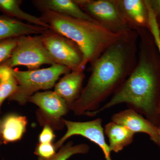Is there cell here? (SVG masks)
<instances>
[{"mask_svg":"<svg viewBox=\"0 0 160 160\" xmlns=\"http://www.w3.org/2000/svg\"><path fill=\"white\" fill-rule=\"evenodd\" d=\"M138 37L135 30L109 46L91 64L88 82L69 108L75 115H86L98 110L122 85L137 62Z\"/></svg>","mask_w":160,"mask_h":160,"instance_id":"6da1fadb","label":"cell"},{"mask_svg":"<svg viewBox=\"0 0 160 160\" xmlns=\"http://www.w3.org/2000/svg\"><path fill=\"white\" fill-rule=\"evenodd\" d=\"M141 45V44H140ZM138 58L131 73L108 102L86 116L94 117L112 107L125 103L129 109L160 126V80L154 64L140 45Z\"/></svg>","mask_w":160,"mask_h":160,"instance_id":"7a4b0ae2","label":"cell"},{"mask_svg":"<svg viewBox=\"0 0 160 160\" xmlns=\"http://www.w3.org/2000/svg\"><path fill=\"white\" fill-rule=\"evenodd\" d=\"M52 31L74 42L83 54L80 71L92 64L104 51L118 41L131 34L112 31L96 21L81 19L54 12H42L40 17Z\"/></svg>","mask_w":160,"mask_h":160,"instance_id":"3957f363","label":"cell"},{"mask_svg":"<svg viewBox=\"0 0 160 160\" xmlns=\"http://www.w3.org/2000/svg\"><path fill=\"white\" fill-rule=\"evenodd\" d=\"M18 83L16 90L8 99L21 106L28 102L29 98L40 90H47L55 86L61 75L71 72L65 66L54 64L43 69L20 71L11 69Z\"/></svg>","mask_w":160,"mask_h":160,"instance_id":"277c9868","label":"cell"},{"mask_svg":"<svg viewBox=\"0 0 160 160\" xmlns=\"http://www.w3.org/2000/svg\"><path fill=\"white\" fill-rule=\"evenodd\" d=\"M45 64L52 66L56 63L45 47L42 34L18 38L11 56L0 66L12 69L15 66H23L28 70H35Z\"/></svg>","mask_w":160,"mask_h":160,"instance_id":"5b68a950","label":"cell"},{"mask_svg":"<svg viewBox=\"0 0 160 160\" xmlns=\"http://www.w3.org/2000/svg\"><path fill=\"white\" fill-rule=\"evenodd\" d=\"M93 20L112 31L128 32L133 30L120 12L116 0H75Z\"/></svg>","mask_w":160,"mask_h":160,"instance_id":"8992f818","label":"cell"},{"mask_svg":"<svg viewBox=\"0 0 160 160\" xmlns=\"http://www.w3.org/2000/svg\"><path fill=\"white\" fill-rule=\"evenodd\" d=\"M28 102L39 108L37 117L42 126L48 125L56 129L65 126L62 117L68 113L69 107L65 100L54 91L38 92L29 98Z\"/></svg>","mask_w":160,"mask_h":160,"instance_id":"52a82bcc","label":"cell"},{"mask_svg":"<svg viewBox=\"0 0 160 160\" xmlns=\"http://www.w3.org/2000/svg\"><path fill=\"white\" fill-rule=\"evenodd\" d=\"M42 36L44 45L57 64L66 66L71 71H81L83 54L74 42L49 29Z\"/></svg>","mask_w":160,"mask_h":160,"instance_id":"ba28073f","label":"cell"},{"mask_svg":"<svg viewBox=\"0 0 160 160\" xmlns=\"http://www.w3.org/2000/svg\"><path fill=\"white\" fill-rule=\"evenodd\" d=\"M102 121L100 118L85 122H72L64 119L67 131L63 136L55 143V148L56 150H58L69 138L75 135L81 136L97 145L102 151L106 160H112L110 155L111 151L105 140Z\"/></svg>","mask_w":160,"mask_h":160,"instance_id":"9c48e42d","label":"cell"},{"mask_svg":"<svg viewBox=\"0 0 160 160\" xmlns=\"http://www.w3.org/2000/svg\"><path fill=\"white\" fill-rule=\"evenodd\" d=\"M111 120L125 126L135 134L142 132L148 134L150 140L160 147L157 126L133 109H128L114 113Z\"/></svg>","mask_w":160,"mask_h":160,"instance_id":"30bf717a","label":"cell"},{"mask_svg":"<svg viewBox=\"0 0 160 160\" xmlns=\"http://www.w3.org/2000/svg\"><path fill=\"white\" fill-rule=\"evenodd\" d=\"M85 78L84 71H72L65 74L55 85L54 91L65 100L69 109L81 94Z\"/></svg>","mask_w":160,"mask_h":160,"instance_id":"8fae6325","label":"cell"},{"mask_svg":"<svg viewBox=\"0 0 160 160\" xmlns=\"http://www.w3.org/2000/svg\"><path fill=\"white\" fill-rule=\"evenodd\" d=\"M48 29L8 16H0V41L30 34H42Z\"/></svg>","mask_w":160,"mask_h":160,"instance_id":"7c38bea8","label":"cell"},{"mask_svg":"<svg viewBox=\"0 0 160 160\" xmlns=\"http://www.w3.org/2000/svg\"><path fill=\"white\" fill-rule=\"evenodd\" d=\"M116 1L120 12L132 29L148 26V12L145 1Z\"/></svg>","mask_w":160,"mask_h":160,"instance_id":"4fadbf2b","label":"cell"},{"mask_svg":"<svg viewBox=\"0 0 160 160\" xmlns=\"http://www.w3.org/2000/svg\"><path fill=\"white\" fill-rule=\"evenodd\" d=\"M32 3L42 12L49 10L76 18L94 20L72 0H37L32 1Z\"/></svg>","mask_w":160,"mask_h":160,"instance_id":"5bb4252c","label":"cell"},{"mask_svg":"<svg viewBox=\"0 0 160 160\" xmlns=\"http://www.w3.org/2000/svg\"><path fill=\"white\" fill-rule=\"evenodd\" d=\"M27 119L26 117L9 114L0 121L2 141L4 144L19 141L26 130Z\"/></svg>","mask_w":160,"mask_h":160,"instance_id":"9a60e30c","label":"cell"},{"mask_svg":"<svg viewBox=\"0 0 160 160\" xmlns=\"http://www.w3.org/2000/svg\"><path fill=\"white\" fill-rule=\"evenodd\" d=\"M104 133L109 139L110 151L118 153L130 145L135 133L122 125L111 122L105 126Z\"/></svg>","mask_w":160,"mask_h":160,"instance_id":"2e32d148","label":"cell"},{"mask_svg":"<svg viewBox=\"0 0 160 160\" xmlns=\"http://www.w3.org/2000/svg\"><path fill=\"white\" fill-rule=\"evenodd\" d=\"M22 1L0 0V10L8 16L17 19L24 20L29 24L50 29L49 25L44 22L40 17L23 11L20 8Z\"/></svg>","mask_w":160,"mask_h":160,"instance_id":"e0dca14e","label":"cell"},{"mask_svg":"<svg viewBox=\"0 0 160 160\" xmlns=\"http://www.w3.org/2000/svg\"><path fill=\"white\" fill-rule=\"evenodd\" d=\"M90 147L86 144L73 145L72 142H69L62 146L56 154L49 158L38 157V160H67L74 155L85 154L88 153Z\"/></svg>","mask_w":160,"mask_h":160,"instance_id":"ac0fdd59","label":"cell"},{"mask_svg":"<svg viewBox=\"0 0 160 160\" xmlns=\"http://www.w3.org/2000/svg\"><path fill=\"white\" fill-rule=\"evenodd\" d=\"M17 87V82L12 73L11 69L7 68L0 83V113L3 103L14 93Z\"/></svg>","mask_w":160,"mask_h":160,"instance_id":"d6986e66","label":"cell"},{"mask_svg":"<svg viewBox=\"0 0 160 160\" xmlns=\"http://www.w3.org/2000/svg\"><path fill=\"white\" fill-rule=\"evenodd\" d=\"M146 8L148 12V27L151 32L160 56V29L158 17L149 3L146 4ZM158 113L160 116V103Z\"/></svg>","mask_w":160,"mask_h":160,"instance_id":"ffe728a7","label":"cell"},{"mask_svg":"<svg viewBox=\"0 0 160 160\" xmlns=\"http://www.w3.org/2000/svg\"><path fill=\"white\" fill-rule=\"evenodd\" d=\"M18 38L0 41V66L9 59L17 45Z\"/></svg>","mask_w":160,"mask_h":160,"instance_id":"44dd1931","label":"cell"},{"mask_svg":"<svg viewBox=\"0 0 160 160\" xmlns=\"http://www.w3.org/2000/svg\"><path fill=\"white\" fill-rule=\"evenodd\" d=\"M54 145L52 143H39L35 149L34 154L39 157L49 158L56 153Z\"/></svg>","mask_w":160,"mask_h":160,"instance_id":"7402d4cb","label":"cell"},{"mask_svg":"<svg viewBox=\"0 0 160 160\" xmlns=\"http://www.w3.org/2000/svg\"><path fill=\"white\" fill-rule=\"evenodd\" d=\"M55 137L53 129L50 126L46 125L39 136V143H52Z\"/></svg>","mask_w":160,"mask_h":160,"instance_id":"603a6c76","label":"cell"},{"mask_svg":"<svg viewBox=\"0 0 160 160\" xmlns=\"http://www.w3.org/2000/svg\"><path fill=\"white\" fill-rule=\"evenodd\" d=\"M149 2L152 9L154 12L157 16L158 15H160V0L149 1Z\"/></svg>","mask_w":160,"mask_h":160,"instance_id":"cb8c5ba5","label":"cell"},{"mask_svg":"<svg viewBox=\"0 0 160 160\" xmlns=\"http://www.w3.org/2000/svg\"><path fill=\"white\" fill-rule=\"evenodd\" d=\"M7 68V67H4V66H0V83L2 81L3 75Z\"/></svg>","mask_w":160,"mask_h":160,"instance_id":"d4e9b609","label":"cell"},{"mask_svg":"<svg viewBox=\"0 0 160 160\" xmlns=\"http://www.w3.org/2000/svg\"><path fill=\"white\" fill-rule=\"evenodd\" d=\"M2 134H1V124H0V146L2 144Z\"/></svg>","mask_w":160,"mask_h":160,"instance_id":"484cf974","label":"cell"},{"mask_svg":"<svg viewBox=\"0 0 160 160\" xmlns=\"http://www.w3.org/2000/svg\"><path fill=\"white\" fill-rule=\"evenodd\" d=\"M158 132L159 137V139L160 142V126L158 127Z\"/></svg>","mask_w":160,"mask_h":160,"instance_id":"4316f807","label":"cell"},{"mask_svg":"<svg viewBox=\"0 0 160 160\" xmlns=\"http://www.w3.org/2000/svg\"><path fill=\"white\" fill-rule=\"evenodd\" d=\"M2 160H4V159H3Z\"/></svg>","mask_w":160,"mask_h":160,"instance_id":"83f0119b","label":"cell"}]
</instances>
